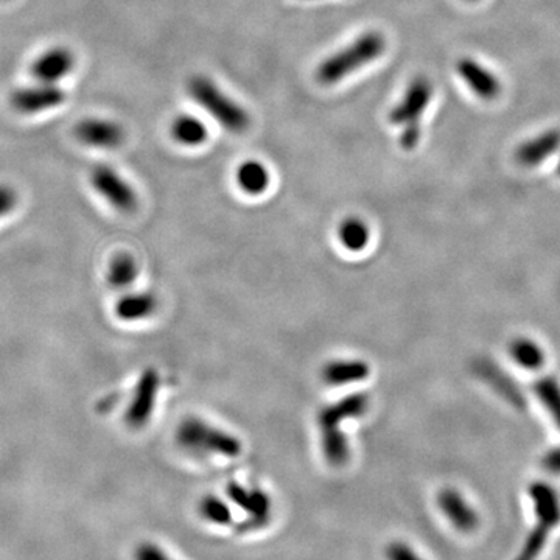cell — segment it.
<instances>
[{"mask_svg":"<svg viewBox=\"0 0 560 560\" xmlns=\"http://www.w3.org/2000/svg\"><path fill=\"white\" fill-rule=\"evenodd\" d=\"M75 138L79 142L92 148L114 150L121 146L125 139V133L119 123L106 119H85L75 127Z\"/></svg>","mask_w":560,"mask_h":560,"instance_id":"10","label":"cell"},{"mask_svg":"<svg viewBox=\"0 0 560 560\" xmlns=\"http://www.w3.org/2000/svg\"><path fill=\"white\" fill-rule=\"evenodd\" d=\"M134 560H173L155 543H140L134 551Z\"/></svg>","mask_w":560,"mask_h":560,"instance_id":"28","label":"cell"},{"mask_svg":"<svg viewBox=\"0 0 560 560\" xmlns=\"http://www.w3.org/2000/svg\"><path fill=\"white\" fill-rule=\"evenodd\" d=\"M170 133L178 144L184 145V146L203 145L209 136L205 123L193 115L176 117L170 127Z\"/></svg>","mask_w":560,"mask_h":560,"instance_id":"20","label":"cell"},{"mask_svg":"<svg viewBox=\"0 0 560 560\" xmlns=\"http://www.w3.org/2000/svg\"><path fill=\"white\" fill-rule=\"evenodd\" d=\"M433 96V86L425 77H417L411 81L406 88L402 102L397 103L392 108L389 114V121L394 125H410V123H419L421 115L430 104V100Z\"/></svg>","mask_w":560,"mask_h":560,"instance_id":"7","label":"cell"},{"mask_svg":"<svg viewBox=\"0 0 560 560\" xmlns=\"http://www.w3.org/2000/svg\"><path fill=\"white\" fill-rule=\"evenodd\" d=\"M368 408L369 397L364 392H354L335 404L327 405L318 414L320 433L341 431V423L344 421L364 416Z\"/></svg>","mask_w":560,"mask_h":560,"instance_id":"8","label":"cell"},{"mask_svg":"<svg viewBox=\"0 0 560 560\" xmlns=\"http://www.w3.org/2000/svg\"><path fill=\"white\" fill-rule=\"evenodd\" d=\"M188 94L196 104L230 133H243L249 128L251 117L247 109L226 96L212 79L203 75L193 77L188 81Z\"/></svg>","mask_w":560,"mask_h":560,"instance_id":"3","label":"cell"},{"mask_svg":"<svg viewBox=\"0 0 560 560\" xmlns=\"http://www.w3.org/2000/svg\"><path fill=\"white\" fill-rule=\"evenodd\" d=\"M75 67V56L67 47L48 48L39 54L31 64V75L38 83L56 85L58 81L66 79Z\"/></svg>","mask_w":560,"mask_h":560,"instance_id":"9","label":"cell"},{"mask_svg":"<svg viewBox=\"0 0 560 560\" xmlns=\"http://www.w3.org/2000/svg\"><path fill=\"white\" fill-rule=\"evenodd\" d=\"M422 130L419 123H410V125H405L404 131L400 134V145L404 146L405 150H413L419 140H421Z\"/></svg>","mask_w":560,"mask_h":560,"instance_id":"30","label":"cell"},{"mask_svg":"<svg viewBox=\"0 0 560 560\" xmlns=\"http://www.w3.org/2000/svg\"><path fill=\"white\" fill-rule=\"evenodd\" d=\"M560 148V130H549L524 142L515 151V159L523 167H536Z\"/></svg>","mask_w":560,"mask_h":560,"instance_id":"14","label":"cell"},{"mask_svg":"<svg viewBox=\"0 0 560 560\" xmlns=\"http://www.w3.org/2000/svg\"><path fill=\"white\" fill-rule=\"evenodd\" d=\"M156 308V296L151 293H131L121 296V301L115 304V316L123 322H136L153 316Z\"/></svg>","mask_w":560,"mask_h":560,"instance_id":"17","label":"cell"},{"mask_svg":"<svg viewBox=\"0 0 560 560\" xmlns=\"http://www.w3.org/2000/svg\"><path fill=\"white\" fill-rule=\"evenodd\" d=\"M139 276V266L131 254H115L106 270V282L114 289L131 287Z\"/></svg>","mask_w":560,"mask_h":560,"instance_id":"19","label":"cell"},{"mask_svg":"<svg viewBox=\"0 0 560 560\" xmlns=\"http://www.w3.org/2000/svg\"><path fill=\"white\" fill-rule=\"evenodd\" d=\"M438 505L453 526L461 532H473L480 526V515L455 489H444L438 495Z\"/></svg>","mask_w":560,"mask_h":560,"instance_id":"11","label":"cell"},{"mask_svg":"<svg viewBox=\"0 0 560 560\" xmlns=\"http://www.w3.org/2000/svg\"><path fill=\"white\" fill-rule=\"evenodd\" d=\"M161 388V377L155 368L145 369L134 388L131 404L125 413V422L130 428L140 430L146 427L156 406L157 392Z\"/></svg>","mask_w":560,"mask_h":560,"instance_id":"5","label":"cell"},{"mask_svg":"<svg viewBox=\"0 0 560 560\" xmlns=\"http://www.w3.org/2000/svg\"><path fill=\"white\" fill-rule=\"evenodd\" d=\"M176 442L182 450L195 456L218 455L224 458H237L243 448L237 436L195 416L186 417L180 423L176 430Z\"/></svg>","mask_w":560,"mask_h":560,"instance_id":"2","label":"cell"},{"mask_svg":"<svg viewBox=\"0 0 560 560\" xmlns=\"http://www.w3.org/2000/svg\"><path fill=\"white\" fill-rule=\"evenodd\" d=\"M530 497L534 503V513L539 523L548 526L549 530L556 528L560 523V498L555 489L547 482H532Z\"/></svg>","mask_w":560,"mask_h":560,"instance_id":"15","label":"cell"},{"mask_svg":"<svg viewBox=\"0 0 560 560\" xmlns=\"http://www.w3.org/2000/svg\"><path fill=\"white\" fill-rule=\"evenodd\" d=\"M371 368L363 360H331L321 369V379L329 386L352 385L366 380Z\"/></svg>","mask_w":560,"mask_h":560,"instance_id":"16","label":"cell"},{"mask_svg":"<svg viewBox=\"0 0 560 560\" xmlns=\"http://www.w3.org/2000/svg\"><path fill=\"white\" fill-rule=\"evenodd\" d=\"M537 397L542 402L545 410L553 417L560 430V385L553 377H543L534 385Z\"/></svg>","mask_w":560,"mask_h":560,"instance_id":"23","label":"cell"},{"mask_svg":"<svg viewBox=\"0 0 560 560\" xmlns=\"http://www.w3.org/2000/svg\"><path fill=\"white\" fill-rule=\"evenodd\" d=\"M557 169H559V173H560V163H559V167H557Z\"/></svg>","mask_w":560,"mask_h":560,"instance_id":"32","label":"cell"},{"mask_svg":"<svg viewBox=\"0 0 560 560\" xmlns=\"http://www.w3.org/2000/svg\"><path fill=\"white\" fill-rule=\"evenodd\" d=\"M198 511L205 520L213 524L223 526L232 522L230 506L215 495H205V498L199 501Z\"/></svg>","mask_w":560,"mask_h":560,"instance_id":"24","label":"cell"},{"mask_svg":"<svg viewBox=\"0 0 560 560\" xmlns=\"http://www.w3.org/2000/svg\"><path fill=\"white\" fill-rule=\"evenodd\" d=\"M459 77L464 79L465 85L469 86L470 91L475 92L476 96L482 100H494L501 94V81L495 77L494 72H490L488 67L481 66L478 61L472 58H463L458 61Z\"/></svg>","mask_w":560,"mask_h":560,"instance_id":"12","label":"cell"},{"mask_svg":"<svg viewBox=\"0 0 560 560\" xmlns=\"http://www.w3.org/2000/svg\"><path fill=\"white\" fill-rule=\"evenodd\" d=\"M19 193L14 187L0 182V221L14 213L19 205Z\"/></svg>","mask_w":560,"mask_h":560,"instance_id":"27","label":"cell"},{"mask_svg":"<svg viewBox=\"0 0 560 560\" xmlns=\"http://www.w3.org/2000/svg\"><path fill=\"white\" fill-rule=\"evenodd\" d=\"M509 354L518 366L528 369V371H537V369L542 368L543 363H545V354H543L542 347L530 338L514 339L511 347H509Z\"/></svg>","mask_w":560,"mask_h":560,"instance_id":"22","label":"cell"},{"mask_svg":"<svg viewBox=\"0 0 560 560\" xmlns=\"http://www.w3.org/2000/svg\"><path fill=\"white\" fill-rule=\"evenodd\" d=\"M386 559L388 560H423L404 542H392L386 547Z\"/></svg>","mask_w":560,"mask_h":560,"instance_id":"29","label":"cell"},{"mask_svg":"<svg viewBox=\"0 0 560 560\" xmlns=\"http://www.w3.org/2000/svg\"><path fill=\"white\" fill-rule=\"evenodd\" d=\"M338 238L350 253H362L371 241V230L362 218L349 217L339 224Z\"/></svg>","mask_w":560,"mask_h":560,"instance_id":"21","label":"cell"},{"mask_svg":"<svg viewBox=\"0 0 560 560\" xmlns=\"http://www.w3.org/2000/svg\"><path fill=\"white\" fill-rule=\"evenodd\" d=\"M385 37L379 31H366L347 47L341 48L321 63L316 79L321 85H337L358 69L380 58L385 52Z\"/></svg>","mask_w":560,"mask_h":560,"instance_id":"1","label":"cell"},{"mask_svg":"<svg viewBox=\"0 0 560 560\" xmlns=\"http://www.w3.org/2000/svg\"><path fill=\"white\" fill-rule=\"evenodd\" d=\"M91 184L100 196L115 211L130 213L138 207V195L114 169L108 165H96L91 171Z\"/></svg>","mask_w":560,"mask_h":560,"instance_id":"4","label":"cell"},{"mask_svg":"<svg viewBox=\"0 0 560 560\" xmlns=\"http://www.w3.org/2000/svg\"><path fill=\"white\" fill-rule=\"evenodd\" d=\"M543 469L553 473V475H560V447H556L553 450H549L542 461Z\"/></svg>","mask_w":560,"mask_h":560,"instance_id":"31","label":"cell"},{"mask_svg":"<svg viewBox=\"0 0 560 560\" xmlns=\"http://www.w3.org/2000/svg\"><path fill=\"white\" fill-rule=\"evenodd\" d=\"M237 182L243 192L251 196H259L268 190L272 176L263 163L259 161H247L237 170Z\"/></svg>","mask_w":560,"mask_h":560,"instance_id":"18","label":"cell"},{"mask_svg":"<svg viewBox=\"0 0 560 560\" xmlns=\"http://www.w3.org/2000/svg\"><path fill=\"white\" fill-rule=\"evenodd\" d=\"M484 373H488V375H484L486 379L495 385V388L498 389V386H500V392L507 398V400H513V402H520L522 404V396H520V392H518L517 388H515V383H514L513 380L505 379V375L503 372H492L490 368H489V364H484Z\"/></svg>","mask_w":560,"mask_h":560,"instance_id":"26","label":"cell"},{"mask_svg":"<svg viewBox=\"0 0 560 560\" xmlns=\"http://www.w3.org/2000/svg\"><path fill=\"white\" fill-rule=\"evenodd\" d=\"M548 526L542 523H537L536 528L531 531L530 536L524 542L523 548L518 553L515 560H536L540 553H542L545 543L548 540L549 534Z\"/></svg>","mask_w":560,"mask_h":560,"instance_id":"25","label":"cell"},{"mask_svg":"<svg viewBox=\"0 0 560 560\" xmlns=\"http://www.w3.org/2000/svg\"><path fill=\"white\" fill-rule=\"evenodd\" d=\"M66 100V94L56 85L37 83L19 88L10 96V104L18 114L35 115L58 108Z\"/></svg>","mask_w":560,"mask_h":560,"instance_id":"6","label":"cell"},{"mask_svg":"<svg viewBox=\"0 0 560 560\" xmlns=\"http://www.w3.org/2000/svg\"><path fill=\"white\" fill-rule=\"evenodd\" d=\"M228 497L241 507L255 523H265L272 515V498L262 489L243 488L238 482H230L226 488Z\"/></svg>","mask_w":560,"mask_h":560,"instance_id":"13","label":"cell"}]
</instances>
